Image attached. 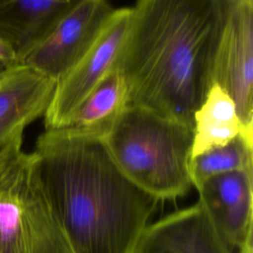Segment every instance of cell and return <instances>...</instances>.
<instances>
[{"label":"cell","instance_id":"8","mask_svg":"<svg viewBox=\"0 0 253 253\" xmlns=\"http://www.w3.org/2000/svg\"><path fill=\"white\" fill-rule=\"evenodd\" d=\"M253 168L211 176L196 189L199 204L229 245L240 253H252Z\"/></svg>","mask_w":253,"mask_h":253},{"label":"cell","instance_id":"6","mask_svg":"<svg viewBox=\"0 0 253 253\" xmlns=\"http://www.w3.org/2000/svg\"><path fill=\"white\" fill-rule=\"evenodd\" d=\"M115 11L106 0H85L28 53L22 64L58 81L93 46Z\"/></svg>","mask_w":253,"mask_h":253},{"label":"cell","instance_id":"15","mask_svg":"<svg viewBox=\"0 0 253 253\" xmlns=\"http://www.w3.org/2000/svg\"><path fill=\"white\" fill-rule=\"evenodd\" d=\"M22 64L13 48L2 39H0V77Z\"/></svg>","mask_w":253,"mask_h":253},{"label":"cell","instance_id":"4","mask_svg":"<svg viewBox=\"0 0 253 253\" xmlns=\"http://www.w3.org/2000/svg\"><path fill=\"white\" fill-rule=\"evenodd\" d=\"M23 134L0 147V253H72L42 189Z\"/></svg>","mask_w":253,"mask_h":253},{"label":"cell","instance_id":"1","mask_svg":"<svg viewBox=\"0 0 253 253\" xmlns=\"http://www.w3.org/2000/svg\"><path fill=\"white\" fill-rule=\"evenodd\" d=\"M230 0H137L115 68L128 102L193 126L213 84Z\"/></svg>","mask_w":253,"mask_h":253},{"label":"cell","instance_id":"13","mask_svg":"<svg viewBox=\"0 0 253 253\" xmlns=\"http://www.w3.org/2000/svg\"><path fill=\"white\" fill-rule=\"evenodd\" d=\"M239 134L244 135L235 103L221 87L213 83L194 114L191 158L223 145Z\"/></svg>","mask_w":253,"mask_h":253},{"label":"cell","instance_id":"14","mask_svg":"<svg viewBox=\"0 0 253 253\" xmlns=\"http://www.w3.org/2000/svg\"><path fill=\"white\" fill-rule=\"evenodd\" d=\"M248 168H253V141L243 134L190 160V175L195 188L211 176Z\"/></svg>","mask_w":253,"mask_h":253},{"label":"cell","instance_id":"10","mask_svg":"<svg viewBox=\"0 0 253 253\" xmlns=\"http://www.w3.org/2000/svg\"><path fill=\"white\" fill-rule=\"evenodd\" d=\"M55 83L25 64L0 77V147L44 115Z\"/></svg>","mask_w":253,"mask_h":253},{"label":"cell","instance_id":"11","mask_svg":"<svg viewBox=\"0 0 253 253\" xmlns=\"http://www.w3.org/2000/svg\"><path fill=\"white\" fill-rule=\"evenodd\" d=\"M85 0H0V39L22 63L28 53Z\"/></svg>","mask_w":253,"mask_h":253},{"label":"cell","instance_id":"3","mask_svg":"<svg viewBox=\"0 0 253 253\" xmlns=\"http://www.w3.org/2000/svg\"><path fill=\"white\" fill-rule=\"evenodd\" d=\"M102 139L121 171L158 201L183 197L193 187V126L127 105Z\"/></svg>","mask_w":253,"mask_h":253},{"label":"cell","instance_id":"12","mask_svg":"<svg viewBox=\"0 0 253 253\" xmlns=\"http://www.w3.org/2000/svg\"><path fill=\"white\" fill-rule=\"evenodd\" d=\"M126 80L113 68L88 94L61 127L67 131L104 138L127 106Z\"/></svg>","mask_w":253,"mask_h":253},{"label":"cell","instance_id":"5","mask_svg":"<svg viewBox=\"0 0 253 253\" xmlns=\"http://www.w3.org/2000/svg\"><path fill=\"white\" fill-rule=\"evenodd\" d=\"M131 8L116 9L88 52L58 81L44 113L45 129L61 128L73 112L113 69L126 37Z\"/></svg>","mask_w":253,"mask_h":253},{"label":"cell","instance_id":"9","mask_svg":"<svg viewBox=\"0 0 253 253\" xmlns=\"http://www.w3.org/2000/svg\"><path fill=\"white\" fill-rule=\"evenodd\" d=\"M134 253H231V248L197 203L147 225Z\"/></svg>","mask_w":253,"mask_h":253},{"label":"cell","instance_id":"2","mask_svg":"<svg viewBox=\"0 0 253 253\" xmlns=\"http://www.w3.org/2000/svg\"><path fill=\"white\" fill-rule=\"evenodd\" d=\"M33 153L72 253H134L158 200L121 171L102 138L45 129Z\"/></svg>","mask_w":253,"mask_h":253},{"label":"cell","instance_id":"7","mask_svg":"<svg viewBox=\"0 0 253 253\" xmlns=\"http://www.w3.org/2000/svg\"><path fill=\"white\" fill-rule=\"evenodd\" d=\"M213 83L232 98L243 133L253 140V0H230Z\"/></svg>","mask_w":253,"mask_h":253}]
</instances>
